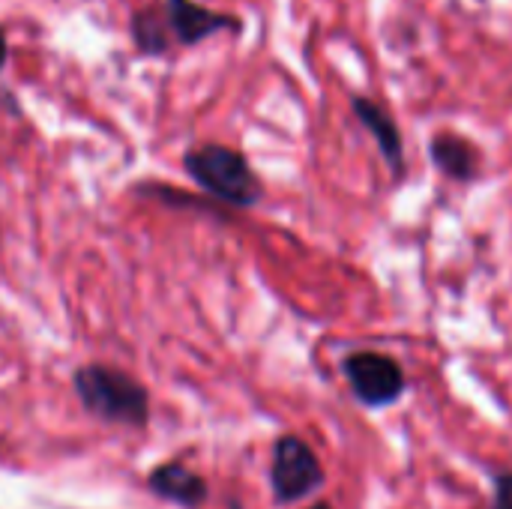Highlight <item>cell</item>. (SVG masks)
<instances>
[{
  "label": "cell",
  "instance_id": "cell-12",
  "mask_svg": "<svg viewBox=\"0 0 512 509\" xmlns=\"http://www.w3.org/2000/svg\"><path fill=\"white\" fill-rule=\"evenodd\" d=\"M309 509H333V507H330L327 501H321V504H312V507H309Z\"/></svg>",
  "mask_w": 512,
  "mask_h": 509
},
{
  "label": "cell",
  "instance_id": "cell-3",
  "mask_svg": "<svg viewBox=\"0 0 512 509\" xmlns=\"http://www.w3.org/2000/svg\"><path fill=\"white\" fill-rule=\"evenodd\" d=\"M324 468L318 453L297 435H282L273 444V465H270V486L276 504H297L315 495L324 486Z\"/></svg>",
  "mask_w": 512,
  "mask_h": 509
},
{
  "label": "cell",
  "instance_id": "cell-8",
  "mask_svg": "<svg viewBox=\"0 0 512 509\" xmlns=\"http://www.w3.org/2000/svg\"><path fill=\"white\" fill-rule=\"evenodd\" d=\"M429 153H432V162L438 165V171L459 183L474 180L483 165L480 150L468 138L453 135V132H438L429 144Z\"/></svg>",
  "mask_w": 512,
  "mask_h": 509
},
{
  "label": "cell",
  "instance_id": "cell-4",
  "mask_svg": "<svg viewBox=\"0 0 512 509\" xmlns=\"http://www.w3.org/2000/svg\"><path fill=\"white\" fill-rule=\"evenodd\" d=\"M342 372L348 378L351 393L366 408H387L399 402L408 387L402 366L393 357L378 354V351H357L345 357Z\"/></svg>",
  "mask_w": 512,
  "mask_h": 509
},
{
  "label": "cell",
  "instance_id": "cell-5",
  "mask_svg": "<svg viewBox=\"0 0 512 509\" xmlns=\"http://www.w3.org/2000/svg\"><path fill=\"white\" fill-rule=\"evenodd\" d=\"M162 9H165L171 36L180 45H186V48L204 42L207 36H213L219 30H228V33H240L243 30V21L237 15L207 9L198 0H165Z\"/></svg>",
  "mask_w": 512,
  "mask_h": 509
},
{
  "label": "cell",
  "instance_id": "cell-13",
  "mask_svg": "<svg viewBox=\"0 0 512 509\" xmlns=\"http://www.w3.org/2000/svg\"><path fill=\"white\" fill-rule=\"evenodd\" d=\"M228 509H243V504L240 501H228Z\"/></svg>",
  "mask_w": 512,
  "mask_h": 509
},
{
  "label": "cell",
  "instance_id": "cell-7",
  "mask_svg": "<svg viewBox=\"0 0 512 509\" xmlns=\"http://www.w3.org/2000/svg\"><path fill=\"white\" fill-rule=\"evenodd\" d=\"M351 105H354L357 120L372 132V138H375L378 150L384 153L387 165L393 168V174L402 177V171H405V141H402V132L396 126V120L378 102H372L366 96H354Z\"/></svg>",
  "mask_w": 512,
  "mask_h": 509
},
{
  "label": "cell",
  "instance_id": "cell-1",
  "mask_svg": "<svg viewBox=\"0 0 512 509\" xmlns=\"http://www.w3.org/2000/svg\"><path fill=\"white\" fill-rule=\"evenodd\" d=\"M75 396L81 408L108 426H126V429H144L150 420V393L144 384H138L132 375L102 366V363H87L75 369L72 375Z\"/></svg>",
  "mask_w": 512,
  "mask_h": 509
},
{
  "label": "cell",
  "instance_id": "cell-9",
  "mask_svg": "<svg viewBox=\"0 0 512 509\" xmlns=\"http://www.w3.org/2000/svg\"><path fill=\"white\" fill-rule=\"evenodd\" d=\"M168 36L171 30L162 6H144L132 15V39L141 54H165Z\"/></svg>",
  "mask_w": 512,
  "mask_h": 509
},
{
  "label": "cell",
  "instance_id": "cell-11",
  "mask_svg": "<svg viewBox=\"0 0 512 509\" xmlns=\"http://www.w3.org/2000/svg\"><path fill=\"white\" fill-rule=\"evenodd\" d=\"M6 57H9V45H6V33H3V27H0V72H3V66H6Z\"/></svg>",
  "mask_w": 512,
  "mask_h": 509
},
{
  "label": "cell",
  "instance_id": "cell-2",
  "mask_svg": "<svg viewBox=\"0 0 512 509\" xmlns=\"http://www.w3.org/2000/svg\"><path fill=\"white\" fill-rule=\"evenodd\" d=\"M186 174L216 201L231 207H255L264 195L249 159L225 144H201L183 153Z\"/></svg>",
  "mask_w": 512,
  "mask_h": 509
},
{
  "label": "cell",
  "instance_id": "cell-10",
  "mask_svg": "<svg viewBox=\"0 0 512 509\" xmlns=\"http://www.w3.org/2000/svg\"><path fill=\"white\" fill-rule=\"evenodd\" d=\"M492 509H512V471L492 474Z\"/></svg>",
  "mask_w": 512,
  "mask_h": 509
},
{
  "label": "cell",
  "instance_id": "cell-6",
  "mask_svg": "<svg viewBox=\"0 0 512 509\" xmlns=\"http://www.w3.org/2000/svg\"><path fill=\"white\" fill-rule=\"evenodd\" d=\"M147 489L168 504H177L183 509H198L207 504L210 498V486L204 477H198L195 471H189L180 462H162L150 471L147 477Z\"/></svg>",
  "mask_w": 512,
  "mask_h": 509
}]
</instances>
